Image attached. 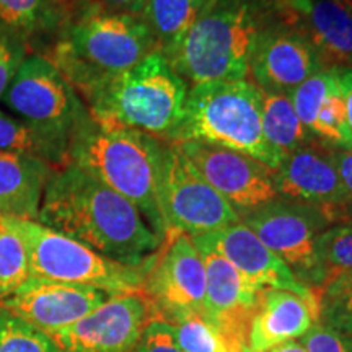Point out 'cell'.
<instances>
[{"mask_svg": "<svg viewBox=\"0 0 352 352\" xmlns=\"http://www.w3.org/2000/svg\"><path fill=\"white\" fill-rule=\"evenodd\" d=\"M36 222L132 266L155 258L165 241L126 197L74 162L54 170Z\"/></svg>", "mask_w": 352, "mask_h": 352, "instance_id": "cell-1", "label": "cell"}, {"mask_svg": "<svg viewBox=\"0 0 352 352\" xmlns=\"http://www.w3.org/2000/svg\"><path fill=\"white\" fill-rule=\"evenodd\" d=\"M155 51L157 44L139 15L111 12L96 0H70L63 25L43 56L82 95Z\"/></svg>", "mask_w": 352, "mask_h": 352, "instance_id": "cell-2", "label": "cell"}, {"mask_svg": "<svg viewBox=\"0 0 352 352\" xmlns=\"http://www.w3.org/2000/svg\"><path fill=\"white\" fill-rule=\"evenodd\" d=\"M188 83L160 51L138 65L83 91L95 122L104 127L140 131L171 142L184 116Z\"/></svg>", "mask_w": 352, "mask_h": 352, "instance_id": "cell-3", "label": "cell"}, {"mask_svg": "<svg viewBox=\"0 0 352 352\" xmlns=\"http://www.w3.org/2000/svg\"><path fill=\"white\" fill-rule=\"evenodd\" d=\"M277 21L256 0H217L184 38L162 52L191 87L246 80L259 33Z\"/></svg>", "mask_w": 352, "mask_h": 352, "instance_id": "cell-4", "label": "cell"}, {"mask_svg": "<svg viewBox=\"0 0 352 352\" xmlns=\"http://www.w3.org/2000/svg\"><path fill=\"white\" fill-rule=\"evenodd\" d=\"M164 140L140 131L91 124L76 139L70 162L82 166L142 214L147 226L166 239L160 212Z\"/></svg>", "mask_w": 352, "mask_h": 352, "instance_id": "cell-5", "label": "cell"}, {"mask_svg": "<svg viewBox=\"0 0 352 352\" xmlns=\"http://www.w3.org/2000/svg\"><path fill=\"white\" fill-rule=\"evenodd\" d=\"M197 140L245 153L274 171L284 155L267 142L261 122V91L248 80L191 87L184 116L171 142Z\"/></svg>", "mask_w": 352, "mask_h": 352, "instance_id": "cell-6", "label": "cell"}, {"mask_svg": "<svg viewBox=\"0 0 352 352\" xmlns=\"http://www.w3.org/2000/svg\"><path fill=\"white\" fill-rule=\"evenodd\" d=\"M3 104L70 162L76 139L94 118L77 90L46 56L30 52L2 96Z\"/></svg>", "mask_w": 352, "mask_h": 352, "instance_id": "cell-7", "label": "cell"}, {"mask_svg": "<svg viewBox=\"0 0 352 352\" xmlns=\"http://www.w3.org/2000/svg\"><path fill=\"white\" fill-rule=\"evenodd\" d=\"M30 254V277L88 285L108 294L144 290L157 256L140 266L114 261L90 246L41 226L36 220L15 219Z\"/></svg>", "mask_w": 352, "mask_h": 352, "instance_id": "cell-8", "label": "cell"}, {"mask_svg": "<svg viewBox=\"0 0 352 352\" xmlns=\"http://www.w3.org/2000/svg\"><path fill=\"white\" fill-rule=\"evenodd\" d=\"M160 212L166 236H199L240 222L239 214L202 178L175 142H165Z\"/></svg>", "mask_w": 352, "mask_h": 352, "instance_id": "cell-9", "label": "cell"}, {"mask_svg": "<svg viewBox=\"0 0 352 352\" xmlns=\"http://www.w3.org/2000/svg\"><path fill=\"white\" fill-rule=\"evenodd\" d=\"M144 292L152 303L153 316L168 323L204 314L206 266L191 236H166L145 279Z\"/></svg>", "mask_w": 352, "mask_h": 352, "instance_id": "cell-10", "label": "cell"}, {"mask_svg": "<svg viewBox=\"0 0 352 352\" xmlns=\"http://www.w3.org/2000/svg\"><path fill=\"white\" fill-rule=\"evenodd\" d=\"M240 220L308 287L316 239L331 227L318 209L277 197Z\"/></svg>", "mask_w": 352, "mask_h": 352, "instance_id": "cell-11", "label": "cell"}, {"mask_svg": "<svg viewBox=\"0 0 352 352\" xmlns=\"http://www.w3.org/2000/svg\"><path fill=\"white\" fill-rule=\"evenodd\" d=\"M175 144L240 219L279 197L271 170L254 158L197 140Z\"/></svg>", "mask_w": 352, "mask_h": 352, "instance_id": "cell-12", "label": "cell"}, {"mask_svg": "<svg viewBox=\"0 0 352 352\" xmlns=\"http://www.w3.org/2000/svg\"><path fill=\"white\" fill-rule=\"evenodd\" d=\"M152 316L144 290L113 294L85 318L50 336L63 352H134Z\"/></svg>", "mask_w": 352, "mask_h": 352, "instance_id": "cell-13", "label": "cell"}, {"mask_svg": "<svg viewBox=\"0 0 352 352\" xmlns=\"http://www.w3.org/2000/svg\"><path fill=\"white\" fill-rule=\"evenodd\" d=\"M199 250L206 266L204 316L227 342L230 352H248L250 329L263 290L245 280L226 258L212 250Z\"/></svg>", "mask_w": 352, "mask_h": 352, "instance_id": "cell-14", "label": "cell"}, {"mask_svg": "<svg viewBox=\"0 0 352 352\" xmlns=\"http://www.w3.org/2000/svg\"><path fill=\"white\" fill-rule=\"evenodd\" d=\"M271 179L283 199L318 209L331 226L347 222L344 191L327 145L315 142L287 153Z\"/></svg>", "mask_w": 352, "mask_h": 352, "instance_id": "cell-15", "label": "cell"}, {"mask_svg": "<svg viewBox=\"0 0 352 352\" xmlns=\"http://www.w3.org/2000/svg\"><path fill=\"white\" fill-rule=\"evenodd\" d=\"M191 240L196 248L212 250L226 258L253 287L290 290L307 300L318 303L314 290L303 285L287 264L276 256L241 220L206 235L192 236Z\"/></svg>", "mask_w": 352, "mask_h": 352, "instance_id": "cell-16", "label": "cell"}, {"mask_svg": "<svg viewBox=\"0 0 352 352\" xmlns=\"http://www.w3.org/2000/svg\"><path fill=\"white\" fill-rule=\"evenodd\" d=\"M113 294L88 285H74L30 277L21 287L0 302L13 315L51 334L72 327Z\"/></svg>", "mask_w": 352, "mask_h": 352, "instance_id": "cell-17", "label": "cell"}, {"mask_svg": "<svg viewBox=\"0 0 352 352\" xmlns=\"http://www.w3.org/2000/svg\"><path fill=\"white\" fill-rule=\"evenodd\" d=\"M324 69L314 47L297 30L272 21L259 33L250 57V74L258 90L290 94Z\"/></svg>", "mask_w": 352, "mask_h": 352, "instance_id": "cell-18", "label": "cell"}, {"mask_svg": "<svg viewBox=\"0 0 352 352\" xmlns=\"http://www.w3.org/2000/svg\"><path fill=\"white\" fill-rule=\"evenodd\" d=\"M283 23L310 43L324 69H352V0H300Z\"/></svg>", "mask_w": 352, "mask_h": 352, "instance_id": "cell-19", "label": "cell"}, {"mask_svg": "<svg viewBox=\"0 0 352 352\" xmlns=\"http://www.w3.org/2000/svg\"><path fill=\"white\" fill-rule=\"evenodd\" d=\"M318 321V303L290 290H263L248 338V352H270L307 334Z\"/></svg>", "mask_w": 352, "mask_h": 352, "instance_id": "cell-20", "label": "cell"}, {"mask_svg": "<svg viewBox=\"0 0 352 352\" xmlns=\"http://www.w3.org/2000/svg\"><path fill=\"white\" fill-rule=\"evenodd\" d=\"M54 170L38 157L0 152V215L36 220Z\"/></svg>", "mask_w": 352, "mask_h": 352, "instance_id": "cell-21", "label": "cell"}, {"mask_svg": "<svg viewBox=\"0 0 352 352\" xmlns=\"http://www.w3.org/2000/svg\"><path fill=\"white\" fill-rule=\"evenodd\" d=\"M70 0H0V30L44 54L65 19Z\"/></svg>", "mask_w": 352, "mask_h": 352, "instance_id": "cell-22", "label": "cell"}, {"mask_svg": "<svg viewBox=\"0 0 352 352\" xmlns=\"http://www.w3.org/2000/svg\"><path fill=\"white\" fill-rule=\"evenodd\" d=\"M217 0H144L139 16L151 32L157 51L166 52L184 38Z\"/></svg>", "mask_w": 352, "mask_h": 352, "instance_id": "cell-23", "label": "cell"}, {"mask_svg": "<svg viewBox=\"0 0 352 352\" xmlns=\"http://www.w3.org/2000/svg\"><path fill=\"white\" fill-rule=\"evenodd\" d=\"M261 91V122L264 138L285 157L290 152L318 142L297 116L289 94Z\"/></svg>", "mask_w": 352, "mask_h": 352, "instance_id": "cell-24", "label": "cell"}, {"mask_svg": "<svg viewBox=\"0 0 352 352\" xmlns=\"http://www.w3.org/2000/svg\"><path fill=\"white\" fill-rule=\"evenodd\" d=\"M347 274H352V220L336 223L320 233L308 287L318 297L324 287Z\"/></svg>", "mask_w": 352, "mask_h": 352, "instance_id": "cell-25", "label": "cell"}, {"mask_svg": "<svg viewBox=\"0 0 352 352\" xmlns=\"http://www.w3.org/2000/svg\"><path fill=\"white\" fill-rule=\"evenodd\" d=\"M30 279V254L15 219L0 215V302Z\"/></svg>", "mask_w": 352, "mask_h": 352, "instance_id": "cell-26", "label": "cell"}, {"mask_svg": "<svg viewBox=\"0 0 352 352\" xmlns=\"http://www.w3.org/2000/svg\"><path fill=\"white\" fill-rule=\"evenodd\" d=\"M0 152L38 157L56 168L69 164L67 158L28 122L3 111H0Z\"/></svg>", "mask_w": 352, "mask_h": 352, "instance_id": "cell-27", "label": "cell"}, {"mask_svg": "<svg viewBox=\"0 0 352 352\" xmlns=\"http://www.w3.org/2000/svg\"><path fill=\"white\" fill-rule=\"evenodd\" d=\"M311 134L327 147L352 151V131L347 121L346 103L340 85L333 88L321 104Z\"/></svg>", "mask_w": 352, "mask_h": 352, "instance_id": "cell-28", "label": "cell"}, {"mask_svg": "<svg viewBox=\"0 0 352 352\" xmlns=\"http://www.w3.org/2000/svg\"><path fill=\"white\" fill-rule=\"evenodd\" d=\"M0 352H63L47 333L0 305Z\"/></svg>", "mask_w": 352, "mask_h": 352, "instance_id": "cell-29", "label": "cell"}, {"mask_svg": "<svg viewBox=\"0 0 352 352\" xmlns=\"http://www.w3.org/2000/svg\"><path fill=\"white\" fill-rule=\"evenodd\" d=\"M170 327L175 342L183 352H230L217 329L202 315L182 316L170 321Z\"/></svg>", "mask_w": 352, "mask_h": 352, "instance_id": "cell-30", "label": "cell"}, {"mask_svg": "<svg viewBox=\"0 0 352 352\" xmlns=\"http://www.w3.org/2000/svg\"><path fill=\"white\" fill-rule=\"evenodd\" d=\"M336 85L338 80L334 69H320L289 94L297 116L310 132L314 129L321 104Z\"/></svg>", "mask_w": 352, "mask_h": 352, "instance_id": "cell-31", "label": "cell"}, {"mask_svg": "<svg viewBox=\"0 0 352 352\" xmlns=\"http://www.w3.org/2000/svg\"><path fill=\"white\" fill-rule=\"evenodd\" d=\"M318 321L352 334V284H329L318 294Z\"/></svg>", "mask_w": 352, "mask_h": 352, "instance_id": "cell-32", "label": "cell"}, {"mask_svg": "<svg viewBox=\"0 0 352 352\" xmlns=\"http://www.w3.org/2000/svg\"><path fill=\"white\" fill-rule=\"evenodd\" d=\"M30 52L32 50L25 41L0 30V100Z\"/></svg>", "mask_w": 352, "mask_h": 352, "instance_id": "cell-33", "label": "cell"}, {"mask_svg": "<svg viewBox=\"0 0 352 352\" xmlns=\"http://www.w3.org/2000/svg\"><path fill=\"white\" fill-rule=\"evenodd\" d=\"M308 352H352V334L324 327L320 321L300 338Z\"/></svg>", "mask_w": 352, "mask_h": 352, "instance_id": "cell-34", "label": "cell"}, {"mask_svg": "<svg viewBox=\"0 0 352 352\" xmlns=\"http://www.w3.org/2000/svg\"><path fill=\"white\" fill-rule=\"evenodd\" d=\"M134 352H183L173 340L170 323L152 316L140 334Z\"/></svg>", "mask_w": 352, "mask_h": 352, "instance_id": "cell-35", "label": "cell"}, {"mask_svg": "<svg viewBox=\"0 0 352 352\" xmlns=\"http://www.w3.org/2000/svg\"><path fill=\"white\" fill-rule=\"evenodd\" d=\"M329 157H331L334 168L340 176L342 191H344L347 222H349L352 220V151L329 147Z\"/></svg>", "mask_w": 352, "mask_h": 352, "instance_id": "cell-36", "label": "cell"}, {"mask_svg": "<svg viewBox=\"0 0 352 352\" xmlns=\"http://www.w3.org/2000/svg\"><path fill=\"white\" fill-rule=\"evenodd\" d=\"M334 74H336L338 85H340L342 98H344L347 121H349V126L352 131V69L349 67L334 69Z\"/></svg>", "mask_w": 352, "mask_h": 352, "instance_id": "cell-37", "label": "cell"}, {"mask_svg": "<svg viewBox=\"0 0 352 352\" xmlns=\"http://www.w3.org/2000/svg\"><path fill=\"white\" fill-rule=\"evenodd\" d=\"M96 2L111 12L131 13V15H139L144 6V0H96Z\"/></svg>", "mask_w": 352, "mask_h": 352, "instance_id": "cell-38", "label": "cell"}, {"mask_svg": "<svg viewBox=\"0 0 352 352\" xmlns=\"http://www.w3.org/2000/svg\"><path fill=\"white\" fill-rule=\"evenodd\" d=\"M264 8H267L272 13V16L277 21L283 23V20L287 16V13L292 10L294 6H297L300 0H256Z\"/></svg>", "mask_w": 352, "mask_h": 352, "instance_id": "cell-39", "label": "cell"}, {"mask_svg": "<svg viewBox=\"0 0 352 352\" xmlns=\"http://www.w3.org/2000/svg\"><path fill=\"white\" fill-rule=\"evenodd\" d=\"M270 352H308V351L305 349V346H303L300 341L292 340V341L283 342V344L272 347Z\"/></svg>", "mask_w": 352, "mask_h": 352, "instance_id": "cell-40", "label": "cell"}, {"mask_svg": "<svg viewBox=\"0 0 352 352\" xmlns=\"http://www.w3.org/2000/svg\"><path fill=\"white\" fill-rule=\"evenodd\" d=\"M331 284H352V274L342 276V277H340V279H336Z\"/></svg>", "mask_w": 352, "mask_h": 352, "instance_id": "cell-41", "label": "cell"}]
</instances>
